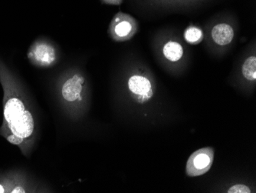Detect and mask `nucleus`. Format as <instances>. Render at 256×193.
Returning <instances> with one entry per match:
<instances>
[{
	"label": "nucleus",
	"mask_w": 256,
	"mask_h": 193,
	"mask_svg": "<svg viewBox=\"0 0 256 193\" xmlns=\"http://www.w3.org/2000/svg\"><path fill=\"white\" fill-rule=\"evenodd\" d=\"M110 1H114V0H110ZM118 1H120V0H118Z\"/></svg>",
	"instance_id": "f3484780"
},
{
	"label": "nucleus",
	"mask_w": 256,
	"mask_h": 193,
	"mask_svg": "<svg viewBox=\"0 0 256 193\" xmlns=\"http://www.w3.org/2000/svg\"><path fill=\"white\" fill-rule=\"evenodd\" d=\"M84 78L80 75H74L71 79H68L63 85L62 93L63 97L68 102H74L76 99L80 100V93L82 90Z\"/></svg>",
	"instance_id": "7ed1b4c3"
},
{
	"label": "nucleus",
	"mask_w": 256,
	"mask_h": 193,
	"mask_svg": "<svg viewBox=\"0 0 256 193\" xmlns=\"http://www.w3.org/2000/svg\"><path fill=\"white\" fill-rule=\"evenodd\" d=\"M8 125L12 133L23 139L30 137L34 130V120L30 111L26 110L20 117Z\"/></svg>",
	"instance_id": "f03ea898"
},
{
	"label": "nucleus",
	"mask_w": 256,
	"mask_h": 193,
	"mask_svg": "<svg viewBox=\"0 0 256 193\" xmlns=\"http://www.w3.org/2000/svg\"><path fill=\"white\" fill-rule=\"evenodd\" d=\"M25 105L18 98H11L4 106V117L7 123H11L25 112Z\"/></svg>",
	"instance_id": "20e7f679"
},
{
	"label": "nucleus",
	"mask_w": 256,
	"mask_h": 193,
	"mask_svg": "<svg viewBox=\"0 0 256 193\" xmlns=\"http://www.w3.org/2000/svg\"><path fill=\"white\" fill-rule=\"evenodd\" d=\"M202 37L204 35H202V31L196 27H190L185 33L186 40L192 44L200 43L202 41Z\"/></svg>",
	"instance_id": "9b49d317"
},
{
	"label": "nucleus",
	"mask_w": 256,
	"mask_h": 193,
	"mask_svg": "<svg viewBox=\"0 0 256 193\" xmlns=\"http://www.w3.org/2000/svg\"><path fill=\"white\" fill-rule=\"evenodd\" d=\"M228 193H250L251 190L245 185H235L228 188Z\"/></svg>",
	"instance_id": "f8f14e48"
},
{
	"label": "nucleus",
	"mask_w": 256,
	"mask_h": 193,
	"mask_svg": "<svg viewBox=\"0 0 256 193\" xmlns=\"http://www.w3.org/2000/svg\"><path fill=\"white\" fill-rule=\"evenodd\" d=\"M128 87L134 94L142 96L151 89V84L146 78L140 76H133L129 79Z\"/></svg>",
	"instance_id": "423d86ee"
},
{
	"label": "nucleus",
	"mask_w": 256,
	"mask_h": 193,
	"mask_svg": "<svg viewBox=\"0 0 256 193\" xmlns=\"http://www.w3.org/2000/svg\"><path fill=\"white\" fill-rule=\"evenodd\" d=\"M164 54L170 61L176 62L182 58L184 50L179 43L169 42L164 47Z\"/></svg>",
	"instance_id": "6e6552de"
},
{
	"label": "nucleus",
	"mask_w": 256,
	"mask_h": 193,
	"mask_svg": "<svg viewBox=\"0 0 256 193\" xmlns=\"http://www.w3.org/2000/svg\"><path fill=\"white\" fill-rule=\"evenodd\" d=\"M33 56L36 61L42 65L50 64L54 60V50L48 45L36 46L33 51Z\"/></svg>",
	"instance_id": "0eeeda50"
},
{
	"label": "nucleus",
	"mask_w": 256,
	"mask_h": 193,
	"mask_svg": "<svg viewBox=\"0 0 256 193\" xmlns=\"http://www.w3.org/2000/svg\"><path fill=\"white\" fill-rule=\"evenodd\" d=\"M212 40L220 46H225L231 43L234 40V32L230 25L218 24L214 27L212 30Z\"/></svg>",
	"instance_id": "39448f33"
},
{
	"label": "nucleus",
	"mask_w": 256,
	"mask_h": 193,
	"mask_svg": "<svg viewBox=\"0 0 256 193\" xmlns=\"http://www.w3.org/2000/svg\"><path fill=\"white\" fill-rule=\"evenodd\" d=\"M242 75L250 81H254L256 79V56H250L243 63Z\"/></svg>",
	"instance_id": "1a4fd4ad"
},
{
	"label": "nucleus",
	"mask_w": 256,
	"mask_h": 193,
	"mask_svg": "<svg viewBox=\"0 0 256 193\" xmlns=\"http://www.w3.org/2000/svg\"><path fill=\"white\" fill-rule=\"evenodd\" d=\"M12 192L14 193H23L26 192L25 189L22 188V187L18 186L16 187V188H14V190H12Z\"/></svg>",
	"instance_id": "2eb2a0df"
},
{
	"label": "nucleus",
	"mask_w": 256,
	"mask_h": 193,
	"mask_svg": "<svg viewBox=\"0 0 256 193\" xmlns=\"http://www.w3.org/2000/svg\"><path fill=\"white\" fill-rule=\"evenodd\" d=\"M214 159V151L210 147L202 148L194 152L186 163V174L190 177L200 176L210 169Z\"/></svg>",
	"instance_id": "f257e3e1"
},
{
	"label": "nucleus",
	"mask_w": 256,
	"mask_h": 193,
	"mask_svg": "<svg viewBox=\"0 0 256 193\" xmlns=\"http://www.w3.org/2000/svg\"><path fill=\"white\" fill-rule=\"evenodd\" d=\"M4 191H5V189H4V186L0 184V193H4Z\"/></svg>",
	"instance_id": "dca6fc26"
},
{
	"label": "nucleus",
	"mask_w": 256,
	"mask_h": 193,
	"mask_svg": "<svg viewBox=\"0 0 256 193\" xmlns=\"http://www.w3.org/2000/svg\"><path fill=\"white\" fill-rule=\"evenodd\" d=\"M133 30V27L130 22L124 20V21L120 22L114 27L115 35L117 36L118 38H126L129 37L130 33H132Z\"/></svg>",
	"instance_id": "9d476101"
},
{
	"label": "nucleus",
	"mask_w": 256,
	"mask_h": 193,
	"mask_svg": "<svg viewBox=\"0 0 256 193\" xmlns=\"http://www.w3.org/2000/svg\"><path fill=\"white\" fill-rule=\"evenodd\" d=\"M7 139H8L10 143L14 144V145H20V144H21L22 142H23V140H24L23 138L17 136V135H14V134L12 133V135H8V137H7Z\"/></svg>",
	"instance_id": "ddd939ff"
},
{
	"label": "nucleus",
	"mask_w": 256,
	"mask_h": 193,
	"mask_svg": "<svg viewBox=\"0 0 256 193\" xmlns=\"http://www.w3.org/2000/svg\"><path fill=\"white\" fill-rule=\"evenodd\" d=\"M153 93V90L150 89V90L148 93H146V94L142 95V96H139V98H138V102L142 103H145V102L149 100V99L152 97V96H153L154 94Z\"/></svg>",
	"instance_id": "4468645a"
}]
</instances>
